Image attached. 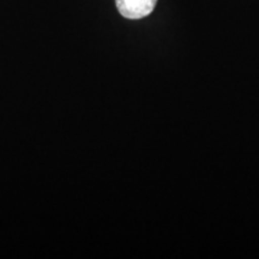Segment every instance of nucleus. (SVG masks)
Segmentation results:
<instances>
[{
    "label": "nucleus",
    "mask_w": 259,
    "mask_h": 259,
    "mask_svg": "<svg viewBox=\"0 0 259 259\" xmlns=\"http://www.w3.org/2000/svg\"><path fill=\"white\" fill-rule=\"evenodd\" d=\"M121 16L128 19H141L154 11L157 0H115Z\"/></svg>",
    "instance_id": "1"
}]
</instances>
